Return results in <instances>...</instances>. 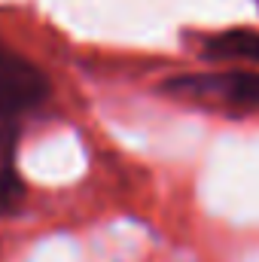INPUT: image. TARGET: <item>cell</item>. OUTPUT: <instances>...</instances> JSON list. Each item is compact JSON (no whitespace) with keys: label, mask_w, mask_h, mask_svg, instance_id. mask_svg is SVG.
Returning a JSON list of instances; mask_svg holds the SVG:
<instances>
[{"label":"cell","mask_w":259,"mask_h":262,"mask_svg":"<svg viewBox=\"0 0 259 262\" xmlns=\"http://www.w3.org/2000/svg\"><path fill=\"white\" fill-rule=\"evenodd\" d=\"M165 92L186 101H207L250 110L259 107V70H220V73H186L165 82Z\"/></svg>","instance_id":"obj_1"},{"label":"cell","mask_w":259,"mask_h":262,"mask_svg":"<svg viewBox=\"0 0 259 262\" xmlns=\"http://www.w3.org/2000/svg\"><path fill=\"white\" fill-rule=\"evenodd\" d=\"M204 55L210 58H235L259 64V34L256 31H226L204 43Z\"/></svg>","instance_id":"obj_4"},{"label":"cell","mask_w":259,"mask_h":262,"mask_svg":"<svg viewBox=\"0 0 259 262\" xmlns=\"http://www.w3.org/2000/svg\"><path fill=\"white\" fill-rule=\"evenodd\" d=\"M15 137H18V122L15 119H0V216L15 213L25 186L15 171Z\"/></svg>","instance_id":"obj_3"},{"label":"cell","mask_w":259,"mask_h":262,"mask_svg":"<svg viewBox=\"0 0 259 262\" xmlns=\"http://www.w3.org/2000/svg\"><path fill=\"white\" fill-rule=\"evenodd\" d=\"M49 98V79L34 61L0 46V119H15Z\"/></svg>","instance_id":"obj_2"}]
</instances>
